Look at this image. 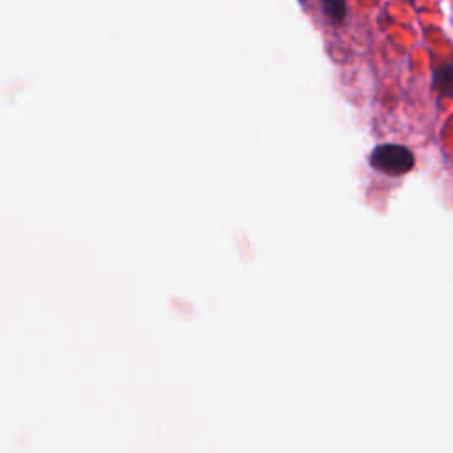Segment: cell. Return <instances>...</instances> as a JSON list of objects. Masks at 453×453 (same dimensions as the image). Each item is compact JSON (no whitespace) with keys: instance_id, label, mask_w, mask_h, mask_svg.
Wrapping results in <instances>:
<instances>
[{"instance_id":"cell-1","label":"cell","mask_w":453,"mask_h":453,"mask_svg":"<svg viewBox=\"0 0 453 453\" xmlns=\"http://www.w3.org/2000/svg\"><path fill=\"white\" fill-rule=\"evenodd\" d=\"M370 165L386 175H403L414 166V156L403 145L384 143L373 149Z\"/></svg>"},{"instance_id":"cell-2","label":"cell","mask_w":453,"mask_h":453,"mask_svg":"<svg viewBox=\"0 0 453 453\" xmlns=\"http://www.w3.org/2000/svg\"><path fill=\"white\" fill-rule=\"evenodd\" d=\"M434 88L442 96H453V65H446L435 71Z\"/></svg>"},{"instance_id":"cell-3","label":"cell","mask_w":453,"mask_h":453,"mask_svg":"<svg viewBox=\"0 0 453 453\" xmlns=\"http://www.w3.org/2000/svg\"><path fill=\"white\" fill-rule=\"evenodd\" d=\"M322 12L333 21L340 23L347 16V4L345 0H319Z\"/></svg>"},{"instance_id":"cell-4","label":"cell","mask_w":453,"mask_h":453,"mask_svg":"<svg viewBox=\"0 0 453 453\" xmlns=\"http://www.w3.org/2000/svg\"><path fill=\"white\" fill-rule=\"evenodd\" d=\"M299 2H304V0H299Z\"/></svg>"}]
</instances>
